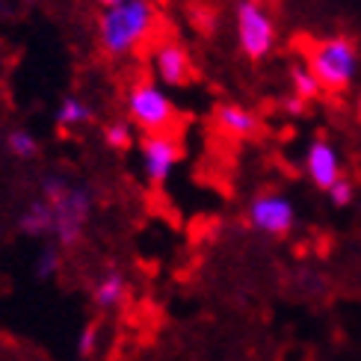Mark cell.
Segmentation results:
<instances>
[{
	"label": "cell",
	"mask_w": 361,
	"mask_h": 361,
	"mask_svg": "<svg viewBox=\"0 0 361 361\" xmlns=\"http://www.w3.org/2000/svg\"><path fill=\"white\" fill-rule=\"evenodd\" d=\"M157 15L152 0H128V4L104 6L98 18V42L110 56H128L154 33Z\"/></svg>",
	"instance_id": "cell-1"
},
{
	"label": "cell",
	"mask_w": 361,
	"mask_h": 361,
	"mask_svg": "<svg viewBox=\"0 0 361 361\" xmlns=\"http://www.w3.org/2000/svg\"><path fill=\"white\" fill-rule=\"evenodd\" d=\"M128 118L133 128H140L142 133H169L175 125V104L166 95V89L154 80H137L128 89L125 98Z\"/></svg>",
	"instance_id": "cell-2"
},
{
	"label": "cell",
	"mask_w": 361,
	"mask_h": 361,
	"mask_svg": "<svg viewBox=\"0 0 361 361\" xmlns=\"http://www.w3.org/2000/svg\"><path fill=\"white\" fill-rule=\"evenodd\" d=\"M308 68L317 74L323 89L341 92V89H347L358 74V51L350 39H341V36L317 42L308 54Z\"/></svg>",
	"instance_id": "cell-3"
},
{
	"label": "cell",
	"mask_w": 361,
	"mask_h": 361,
	"mask_svg": "<svg viewBox=\"0 0 361 361\" xmlns=\"http://www.w3.org/2000/svg\"><path fill=\"white\" fill-rule=\"evenodd\" d=\"M237 42L249 59H264L276 44V24L258 0H240L237 4Z\"/></svg>",
	"instance_id": "cell-4"
},
{
	"label": "cell",
	"mask_w": 361,
	"mask_h": 361,
	"mask_svg": "<svg viewBox=\"0 0 361 361\" xmlns=\"http://www.w3.org/2000/svg\"><path fill=\"white\" fill-rule=\"evenodd\" d=\"M92 216V192L89 187L71 184L59 202H54V240L56 246H78Z\"/></svg>",
	"instance_id": "cell-5"
},
{
	"label": "cell",
	"mask_w": 361,
	"mask_h": 361,
	"mask_svg": "<svg viewBox=\"0 0 361 361\" xmlns=\"http://www.w3.org/2000/svg\"><path fill=\"white\" fill-rule=\"evenodd\" d=\"M249 225L261 234L281 237L296 225V207L281 192H261L249 204Z\"/></svg>",
	"instance_id": "cell-6"
},
{
	"label": "cell",
	"mask_w": 361,
	"mask_h": 361,
	"mask_svg": "<svg viewBox=\"0 0 361 361\" xmlns=\"http://www.w3.org/2000/svg\"><path fill=\"white\" fill-rule=\"evenodd\" d=\"M180 160V142L172 133H145L140 142V163L142 175L152 184H166Z\"/></svg>",
	"instance_id": "cell-7"
},
{
	"label": "cell",
	"mask_w": 361,
	"mask_h": 361,
	"mask_svg": "<svg viewBox=\"0 0 361 361\" xmlns=\"http://www.w3.org/2000/svg\"><path fill=\"white\" fill-rule=\"evenodd\" d=\"M152 71L163 86H184L192 78V59L178 42H163L152 51Z\"/></svg>",
	"instance_id": "cell-8"
},
{
	"label": "cell",
	"mask_w": 361,
	"mask_h": 361,
	"mask_svg": "<svg viewBox=\"0 0 361 361\" xmlns=\"http://www.w3.org/2000/svg\"><path fill=\"white\" fill-rule=\"evenodd\" d=\"M305 172H308L314 187H320V190L335 187L343 178L341 175V157L335 152V145H329L326 140H314L305 152Z\"/></svg>",
	"instance_id": "cell-9"
},
{
	"label": "cell",
	"mask_w": 361,
	"mask_h": 361,
	"mask_svg": "<svg viewBox=\"0 0 361 361\" xmlns=\"http://www.w3.org/2000/svg\"><path fill=\"white\" fill-rule=\"evenodd\" d=\"M18 231L27 237H48L54 234V204L44 202L42 195L30 202L21 214H18Z\"/></svg>",
	"instance_id": "cell-10"
},
{
	"label": "cell",
	"mask_w": 361,
	"mask_h": 361,
	"mask_svg": "<svg viewBox=\"0 0 361 361\" xmlns=\"http://www.w3.org/2000/svg\"><path fill=\"white\" fill-rule=\"evenodd\" d=\"M216 128L222 133H228V137H252L255 130H258V118H255L252 110L240 107V104H222V107L216 110Z\"/></svg>",
	"instance_id": "cell-11"
},
{
	"label": "cell",
	"mask_w": 361,
	"mask_h": 361,
	"mask_svg": "<svg viewBox=\"0 0 361 361\" xmlns=\"http://www.w3.org/2000/svg\"><path fill=\"white\" fill-rule=\"evenodd\" d=\"M128 296V279L125 273H118V269H107L92 288V302L101 308V311H113L125 302Z\"/></svg>",
	"instance_id": "cell-12"
},
{
	"label": "cell",
	"mask_w": 361,
	"mask_h": 361,
	"mask_svg": "<svg viewBox=\"0 0 361 361\" xmlns=\"http://www.w3.org/2000/svg\"><path fill=\"white\" fill-rule=\"evenodd\" d=\"M54 118H56L59 128L71 130V128H80V125H86L89 118H92V107H89V104L83 98H78V95H66L63 101H59Z\"/></svg>",
	"instance_id": "cell-13"
},
{
	"label": "cell",
	"mask_w": 361,
	"mask_h": 361,
	"mask_svg": "<svg viewBox=\"0 0 361 361\" xmlns=\"http://www.w3.org/2000/svg\"><path fill=\"white\" fill-rule=\"evenodd\" d=\"M6 152L18 160H33L39 154V140L24 128H15L6 133Z\"/></svg>",
	"instance_id": "cell-14"
},
{
	"label": "cell",
	"mask_w": 361,
	"mask_h": 361,
	"mask_svg": "<svg viewBox=\"0 0 361 361\" xmlns=\"http://www.w3.org/2000/svg\"><path fill=\"white\" fill-rule=\"evenodd\" d=\"M290 83H293V95L302 98V101H311L323 92V83L317 80V74H314L308 66H293Z\"/></svg>",
	"instance_id": "cell-15"
},
{
	"label": "cell",
	"mask_w": 361,
	"mask_h": 361,
	"mask_svg": "<svg viewBox=\"0 0 361 361\" xmlns=\"http://www.w3.org/2000/svg\"><path fill=\"white\" fill-rule=\"evenodd\" d=\"M104 142H107L113 152H125V148L133 145V122L128 118H116V122H110L107 128H104Z\"/></svg>",
	"instance_id": "cell-16"
},
{
	"label": "cell",
	"mask_w": 361,
	"mask_h": 361,
	"mask_svg": "<svg viewBox=\"0 0 361 361\" xmlns=\"http://www.w3.org/2000/svg\"><path fill=\"white\" fill-rule=\"evenodd\" d=\"M36 279H51L56 269H59V249L56 246H42L39 255H36Z\"/></svg>",
	"instance_id": "cell-17"
},
{
	"label": "cell",
	"mask_w": 361,
	"mask_h": 361,
	"mask_svg": "<svg viewBox=\"0 0 361 361\" xmlns=\"http://www.w3.org/2000/svg\"><path fill=\"white\" fill-rule=\"evenodd\" d=\"M68 190H71V184H68L63 175H44V178H42V187H39L42 199H44V202H51V204L63 199Z\"/></svg>",
	"instance_id": "cell-18"
},
{
	"label": "cell",
	"mask_w": 361,
	"mask_h": 361,
	"mask_svg": "<svg viewBox=\"0 0 361 361\" xmlns=\"http://www.w3.org/2000/svg\"><path fill=\"white\" fill-rule=\"evenodd\" d=\"M74 350H78L80 358H89V355H95L98 350V326L95 323H89L80 329V335H78V343H74Z\"/></svg>",
	"instance_id": "cell-19"
},
{
	"label": "cell",
	"mask_w": 361,
	"mask_h": 361,
	"mask_svg": "<svg viewBox=\"0 0 361 361\" xmlns=\"http://www.w3.org/2000/svg\"><path fill=\"white\" fill-rule=\"evenodd\" d=\"M326 192H329V199H332V204H338V207H347L353 202V195H355V190H353V184H350L347 178H341L338 184L329 187Z\"/></svg>",
	"instance_id": "cell-20"
},
{
	"label": "cell",
	"mask_w": 361,
	"mask_h": 361,
	"mask_svg": "<svg viewBox=\"0 0 361 361\" xmlns=\"http://www.w3.org/2000/svg\"><path fill=\"white\" fill-rule=\"evenodd\" d=\"M302 104H305L302 98H296V95H293V98L288 101V110H290V113H299V110H302Z\"/></svg>",
	"instance_id": "cell-21"
},
{
	"label": "cell",
	"mask_w": 361,
	"mask_h": 361,
	"mask_svg": "<svg viewBox=\"0 0 361 361\" xmlns=\"http://www.w3.org/2000/svg\"><path fill=\"white\" fill-rule=\"evenodd\" d=\"M101 6H116V4H128V0H98Z\"/></svg>",
	"instance_id": "cell-22"
},
{
	"label": "cell",
	"mask_w": 361,
	"mask_h": 361,
	"mask_svg": "<svg viewBox=\"0 0 361 361\" xmlns=\"http://www.w3.org/2000/svg\"><path fill=\"white\" fill-rule=\"evenodd\" d=\"M358 116H361V98H358Z\"/></svg>",
	"instance_id": "cell-23"
},
{
	"label": "cell",
	"mask_w": 361,
	"mask_h": 361,
	"mask_svg": "<svg viewBox=\"0 0 361 361\" xmlns=\"http://www.w3.org/2000/svg\"><path fill=\"white\" fill-rule=\"evenodd\" d=\"M152 4H157V0H152Z\"/></svg>",
	"instance_id": "cell-24"
}]
</instances>
